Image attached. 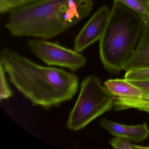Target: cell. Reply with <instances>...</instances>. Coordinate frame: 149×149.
Masks as SVG:
<instances>
[{
	"label": "cell",
	"mask_w": 149,
	"mask_h": 149,
	"mask_svg": "<svg viewBox=\"0 0 149 149\" xmlns=\"http://www.w3.org/2000/svg\"><path fill=\"white\" fill-rule=\"evenodd\" d=\"M137 13L144 22L149 21V0H114Z\"/></svg>",
	"instance_id": "11"
},
{
	"label": "cell",
	"mask_w": 149,
	"mask_h": 149,
	"mask_svg": "<svg viewBox=\"0 0 149 149\" xmlns=\"http://www.w3.org/2000/svg\"><path fill=\"white\" fill-rule=\"evenodd\" d=\"M0 63L11 83L33 105L46 109L59 106L78 90L79 79L73 73L38 65L8 49L1 50Z\"/></svg>",
	"instance_id": "1"
},
{
	"label": "cell",
	"mask_w": 149,
	"mask_h": 149,
	"mask_svg": "<svg viewBox=\"0 0 149 149\" xmlns=\"http://www.w3.org/2000/svg\"><path fill=\"white\" fill-rule=\"evenodd\" d=\"M149 68V21L145 22L138 43L123 67L127 71Z\"/></svg>",
	"instance_id": "8"
},
{
	"label": "cell",
	"mask_w": 149,
	"mask_h": 149,
	"mask_svg": "<svg viewBox=\"0 0 149 149\" xmlns=\"http://www.w3.org/2000/svg\"><path fill=\"white\" fill-rule=\"evenodd\" d=\"M99 125L115 136L125 138L136 143L146 139L149 136V129L146 123L137 125H125L102 118Z\"/></svg>",
	"instance_id": "7"
},
{
	"label": "cell",
	"mask_w": 149,
	"mask_h": 149,
	"mask_svg": "<svg viewBox=\"0 0 149 149\" xmlns=\"http://www.w3.org/2000/svg\"><path fill=\"white\" fill-rule=\"evenodd\" d=\"M6 71L2 64L0 63L1 74V91L0 100H7L13 96V92L9 87L6 76Z\"/></svg>",
	"instance_id": "14"
},
{
	"label": "cell",
	"mask_w": 149,
	"mask_h": 149,
	"mask_svg": "<svg viewBox=\"0 0 149 149\" xmlns=\"http://www.w3.org/2000/svg\"><path fill=\"white\" fill-rule=\"evenodd\" d=\"M28 46L33 54L49 66L68 68L75 72L85 66L87 59L81 53L44 39L29 40Z\"/></svg>",
	"instance_id": "5"
},
{
	"label": "cell",
	"mask_w": 149,
	"mask_h": 149,
	"mask_svg": "<svg viewBox=\"0 0 149 149\" xmlns=\"http://www.w3.org/2000/svg\"><path fill=\"white\" fill-rule=\"evenodd\" d=\"M114 98V109L123 110L136 109L149 113V95L143 92L140 96L132 98L115 97Z\"/></svg>",
	"instance_id": "10"
},
{
	"label": "cell",
	"mask_w": 149,
	"mask_h": 149,
	"mask_svg": "<svg viewBox=\"0 0 149 149\" xmlns=\"http://www.w3.org/2000/svg\"><path fill=\"white\" fill-rule=\"evenodd\" d=\"M104 86L115 97L132 98L140 96L143 91L125 79H109L105 81Z\"/></svg>",
	"instance_id": "9"
},
{
	"label": "cell",
	"mask_w": 149,
	"mask_h": 149,
	"mask_svg": "<svg viewBox=\"0 0 149 149\" xmlns=\"http://www.w3.org/2000/svg\"><path fill=\"white\" fill-rule=\"evenodd\" d=\"M93 0H38L9 14L6 27L16 37L49 39L89 15Z\"/></svg>",
	"instance_id": "2"
},
{
	"label": "cell",
	"mask_w": 149,
	"mask_h": 149,
	"mask_svg": "<svg viewBox=\"0 0 149 149\" xmlns=\"http://www.w3.org/2000/svg\"><path fill=\"white\" fill-rule=\"evenodd\" d=\"M111 11L108 6L99 8L86 23L74 40V48L79 53L100 40L106 28Z\"/></svg>",
	"instance_id": "6"
},
{
	"label": "cell",
	"mask_w": 149,
	"mask_h": 149,
	"mask_svg": "<svg viewBox=\"0 0 149 149\" xmlns=\"http://www.w3.org/2000/svg\"><path fill=\"white\" fill-rule=\"evenodd\" d=\"M125 79L129 82L139 88L145 93L149 95V78L139 80Z\"/></svg>",
	"instance_id": "16"
},
{
	"label": "cell",
	"mask_w": 149,
	"mask_h": 149,
	"mask_svg": "<svg viewBox=\"0 0 149 149\" xmlns=\"http://www.w3.org/2000/svg\"><path fill=\"white\" fill-rule=\"evenodd\" d=\"M145 22L137 13L114 1L106 28L99 40V54L105 70L117 74L135 50Z\"/></svg>",
	"instance_id": "3"
},
{
	"label": "cell",
	"mask_w": 149,
	"mask_h": 149,
	"mask_svg": "<svg viewBox=\"0 0 149 149\" xmlns=\"http://www.w3.org/2000/svg\"><path fill=\"white\" fill-rule=\"evenodd\" d=\"M38 0H0V13L2 15L12 12Z\"/></svg>",
	"instance_id": "12"
},
{
	"label": "cell",
	"mask_w": 149,
	"mask_h": 149,
	"mask_svg": "<svg viewBox=\"0 0 149 149\" xmlns=\"http://www.w3.org/2000/svg\"><path fill=\"white\" fill-rule=\"evenodd\" d=\"M124 78L129 80H139L149 78V68L127 71L125 75Z\"/></svg>",
	"instance_id": "15"
},
{
	"label": "cell",
	"mask_w": 149,
	"mask_h": 149,
	"mask_svg": "<svg viewBox=\"0 0 149 149\" xmlns=\"http://www.w3.org/2000/svg\"><path fill=\"white\" fill-rule=\"evenodd\" d=\"M131 140L122 137H117L110 141L111 145L116 149H149V146H143L134 144Z\"/></svg>",
	"instance_id": "13"
},
{
	"label": "cell",
	"mask_w": 149,
	"mask_h": 149,
	"mask_svg": "<svg viewBox=\"0 0 149 149\" xmlns=\"http://www.w3.org/2000/svg\"><path fill=\"white\" fill-rule=\"evenodd\" d=\"M114 107V98L99 77L91 75L81 83L78 98L68 118L67 127L72 131L80 130Z\"/></svg>",
	"instance_id": "4"
}]
</instances>
